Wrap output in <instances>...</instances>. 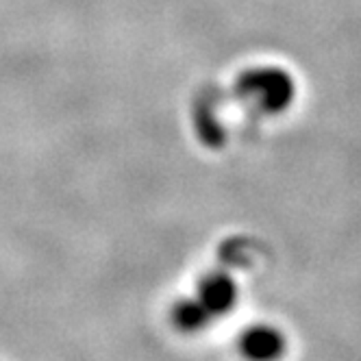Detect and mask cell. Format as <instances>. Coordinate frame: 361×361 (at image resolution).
Listing matches in <instances>:
<instances>
[{"label": "cell", "mask_w": 361, "mask_h": 361, "mask_svg": "<svg viewBox=\"0 0 361 361\" xmlns=\"http://www.w3.org/2000/svg\"><path fill=\"white\" fill-rule=\"evenodd\" d=\"M240 353L248 361H279L286 353V338L270 324H255L240 333Z\"/></svg>", "instance_id": "obj_1"}, {"label": "cell", "mask_w": 361, "mask_h": 361, "mask_svg": "<svg viewBox=\"0 0 361 361\" xmlns=\"http://www.w3.org/2000/svg\"><path fill=\"white\" fill-rule=\"evenodd\" d=\"M198 302L207 309L209 316H220L226 314L235 307L238 302V288L233 279L224 272H212L207 276H202L196 290Z\"/></svg>", "instance_id": "obj_2"}, {"label": "cell", "mask_w": 361, "mask_h": 361, "mask_svg": "<svg viewBox=\"0 0 361 361\" xmlns=\"http://www.w3.org/2000/svg\"><path fill=\"white\" fill-rule=\"evenodd\" d=\"M209 312L204 309L198 298H183L178 300L174 307H172V322L180 329V331H188V333H194L198 329H202L204 324L209 322Z\"/></svg>", "instance_id": "obj_3"}]
</instances>
